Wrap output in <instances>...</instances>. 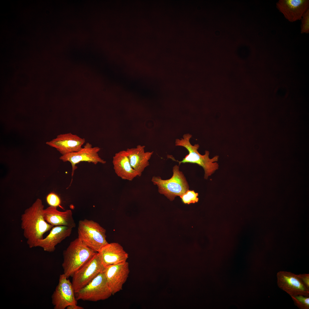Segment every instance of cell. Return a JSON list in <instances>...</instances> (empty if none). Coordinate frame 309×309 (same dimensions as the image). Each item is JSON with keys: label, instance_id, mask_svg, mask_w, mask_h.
Returning a JSON list of instances; mask_svg holds the SVG:
<instances>
[{"label": "cell", "instance_id": "d6986e66", "mask_svg": "<svg viewBox=\"0 0 309 309\" xmlns=\"http://www.w3.org/2000/svg\"><path fill=\"white\" fill-rule=\"evenodd\" d=\"M198 194L194 190H187L180 196L183 202L185 204H189L197 202L199 200Z\"/></svg>", "mask_w": 309, "mask_h": 309}, {"label": "cell", "instance_id": "277c9868", "mask_svg": "<svg viewBox=\"0 0 309 309\" xmlns=\"http://www.w3.org/2000/svg\"><path fill=\"white\" fill-rule=\"evenodd\" d=\"M179 168L177 165L173 167V176L169 179L163 180L159 176H153L151 179L153 184L158 187L159 192L171 201L176 196H181L189 189L186 178Z\"/></svg>", "mask_w": 309, "mask_h": 309}, {"label": "cell", "instance_id": "8fae6325", "mask_svg": "<svg viewBox=\"0 0 309 309\" xmlns=\"http://www.w3.org/2000/svg\"><path fill=\"white\" fill-rule=\"evenodd\" d=\"M278 287L290 296L298 295L309 296V290L295 274L286 271L278 272L276 275Z\"/></svg>", "mask_w": 309, "mask_h": 309}, {"label": "cell", "instance_id": "9a60e30c", "mask_svg": "<svg viewBox=\"0 0 309 309\" xmlns=\"http://www.w3.org/2000/svg\"><path fill=\"white\" fill-rule=\"evenodd\" d=\"M105 267L126 262L128 254L117 243H108L98 252Z\"/></svg>", "mask_w": 309, "mask_h": 309}, {"label": "cell", "instance_id": "e0dca14e", "mask_svg": "<svg viewBox=\"0 0 309 309\" xmlns=\"http://www.w3.org/2000/svg\"><path fill=\"white\" fill-rule=\"evenodd\" d=\"M44 218L48 223L54 226L63 225L75 227L76 223L71 210H58L57 207L50 206L43 211Z\"/></svg>", "mask_w": 309, "mask_h": 309}, {"label": "cell", "instance_id": "52a82bcc", "mask_svg": "<svg viewBox=\"0 0 309 309\" xmlns=\"http://www.w3.org/2000/svg\"><path fill=\"white\" fill-rule=\"evenodd\" d=\"M75 294L77 300L93 302L107 299L112 295L103 271Z\"/></svg>", "mask_w": 309, "mask_h": 309}, {"label": "cell", "instance_id": "7c38bea8", "mask_svg": "<svg viewBox=\"0 0 309 309\" xmlns=\"http://www.w3.org/2000/svg\"><path fill=\"white\" fill-rule=\"evenodd\" d=\"M85 142V138L70 132L58 135L56 138L47 142L46 144L56 148L63 155L79 151Z\"/></svg>", "mask_w": 309, "mask_h": 309}, {"label": "cell", "instance_id": "cb8c5ba5", "mask_svg": "<svg viewBox=\"0 0 309 309\" xmlns=\"http://www.w3.org/2000/svg\"><path fill=\"white\" fill-rule=\"evenodd\" d=\"M67 309H84V308L78 306L77 304H73L70 305L66 308Z\"/></svg>", "mask_w": 309, "mask_h": 309}, {"label": "cell", "instance_id": "7a4b0ae2", "mask_svg": "<svg viewBox=\"0 0 309 309\" xmlns=\"http://www.w3.org/2000/svg\"><path fill=\"white\" fill-rule=\"evenodd\" d=\"M192 137V135L187 133L183 135L182 138L177 139L175 140L176 146L184 147L189 152L188 154L181 161H176L170 155H168L167 157L178 162L179 165L181 163H189L197 164L204 169L205 172L204 178L207 179L209 177L218 169V164L216 162L218 160L219 157L217 155L211 159L210 158L209 152L207 150L205 151L204 155L200 154L198 151L199 147V144H195L193 145L190 143V139Z\"/></svg>", "mask_w": 309, "mask_h": 309}, {"label": "cell", "instance_id": "30bf717a", "mask_svg": "<svg viewBox=\"0 0 309 309\" xmlns=\"http://www.w3.org/2000/svg\"><path fill=\"white\" fill-rule=\"evenodd\" d=\"M112 295L122 289L130 270L128 263L125 262L105 267L103 270Z\"/></svg>", "mask_w": 309, "mask_h": 309}, {"label": "cell", "instance_id": "7402d4cb", "mask_svg": "<svg viewBox=\"0 0 309 309\" xmlns=\"http://www.w3.org/2000/svg\"><path fill=\"white\" fill-rule=\"evenodd\" d=\"M301 19V31L302 33L309 32V9L303 15Z\"/></svg>", "mask_w": 309, "mask_h": 309}, {"label": "cell", "instance_id": "3957f363", "mask_svg": "<svg viewBox=\"0 0 309 309\" xmlns=\"http://www.w3.org/2000/svg\"><path fill=\"white\" fill-rule=\"evenodd\" d=\"M86 246L78 238L71 241L63 252L62 266L64 274L68 278L96 253Z\"/></svg>", "mask_w": 309, "mask_h": 309}, {"label": "cell", "instance_id": "5bb4252c", "mask_svg": "<svg viewBox=\"0 0 309 309\" xmlns=\"http://www.w3.org/2000/svg\"><path fill=\"white\" fill-rule=\"evenodd\" d=\"M72 229L66 226H54L45 237L37 240L35 247H41L45 251L53 252L58 244L70 235Z\"/></svg>", "mask_w": 309, "mask_h": 309}, {"label": "cell", "instance_id": "ffe728a7", "mask_svg": "<svg viewBox=\"0 0 309 309\" xmlns=\"http://www.w3.org/2000/svg\"><path fill=\"white\" fill-rule=\"evenodd\" d=\"M295 304L301 309H309V298L302 295L291 296Z\"/></svg>", "mask_w": 309, "mask_h": 309}, {"label": "cell", "instance_id": "5b68a950", "mask_svg": "<svg viewBox=\"0 0 309 309\" xmlns=\"http://www.w3.org/2000/svg\"><path fill=\"white\" fill-rule=\"evenodd\" d=\"M78 238L86 246L98 252L108 243L106 230L98 223L86 219L79 221Z\"/></svg>", "mask_w": 309, "mask_h": 309}, {"label": "cell", "instance_id": "8992f818", "mask_svg": "<svg viewBox=\"0 0 309 309\" xmlns=\"http://www.w3.org/2000/svg\"><path fill=\"white\" fill-rule=\"evenodd\" d=\"M104 268L98 253L96 252L72 276L75 293L90 282Z\"/></svg>", "mask_w": 309, "mask_h": 309}, {"label": "cell", "instance_id": "2e32d148", "mask_svg": "<svg viewBox=\"0 0 309 309\" xmlns=\"http://www.w3.org/2000/svg\"><path fill=\"white\" fill-rule=\"evenodd\" d=\"M112 163L115 173L122 179L132 181L138 176L132 167L126 150L116 153L113 157Z\"/></svg>", "mask_w": 309, "mask_h": 309}, {"label": "cell", "instance_id": "603a6c76", "mask_svg": "<svg viewBox=\"0 0 309 309\" xmlns=\"http://www.w3.org/2000/svg\"><path fill=\"white\" fill-rule=\"evenodd\" d=\"M297 276L304 285L309 290V274H300Z\"/></svg>", "mask_w": 309, "mask_h": 309}, {"label": "cell", "instance_id": "ba28073f", "mask_svg": "<svg viewBox=\"0 0 309 309\" xmlns=\"http://www.w3.org/2000/svg\"><path fill=\"white\" fill-rule=\"evenodd\" d=\"M100 149L98 146L92 147L91 144L87 142L79 151L62 155L59 159L64 162H69L71 163L72 177L77 168L76 165L81 162H86L94 165L98 163L105 164L106 161L100 157L98 154Z\"/></svg>", "mask_w": 309, "mask_h": 309}, {"label": "cell", "instance_id": "9c48e42d", "mask_svg": "<svg viewBox=\"0 0 309 309\" xmlns=\"http://www.w3.org/2000/svg\"><path fill=\"white\" fill-rule=\"evenodd\" d=\"M75 293L69 280L63 274L60 276L58 284L52 296L54 309H64L69 306L77 304Z\"/></svg>", "mask_w": 309, "mask_h": 309}, {"label": "cell", "instance_id": "ac0fdd59", "mask_svg": "<svg viewBox=\"0 0 309 309\" xmlns=\"http://www.w3.org/2000/svg\"><path fill=\"white\" fill-rule=\"evenodd\" d=\"M145 146L139 145L126 150L132 168L140 177L145 168L149 165V161L153 152L145 151Z\"/></svg>", "mask_w": 309, "mask_h": 309}, {"label": "cell", "instance_id": "4fadbf2b", "mask_svg": "<svg viewBox=\"0 0 309 309\" xmlns=\"http://www.w3.org/2000/svg\"><path fill=\"white\" fill-rule=\"evenodd\" d=\"M276 7L289 21L301 19L303 14L308 9V0H280Z\"/></svg>", "mask_w": 309, "mask_h": 309}, {"label": "cell", "instance_id": "44dd1931", "mask_svg": "<svg viewBox=\"0 0 309 309\" xmlns=\"http://www.w3.org/2000/svg\"><path fill=\"white\" fill-rule=\"evenodd\" d=\"M46 200L50 206L57 207L60 205L61 202L59 197L55 193L52 192L47 195Z\"/></svg>", "mask_w": 309, "mask_h": 309}, {"label": "cell", "instance_id": "6da1fadb", "mask_svg": "<svg viewBox=\"0 0 309 309\" xmlns=\"http://www.w3.org/2000/svg\"><path fill=\"white\" fill-rule=\"evenodd\" d=\"M44 209L42 200L38 198L21 216V227L30 248L35 247L37 240L43 239L44 234L54 227L45 220Z\"/></svg>", "mask_w": 309, "mask_h": 309}]
</instances>
